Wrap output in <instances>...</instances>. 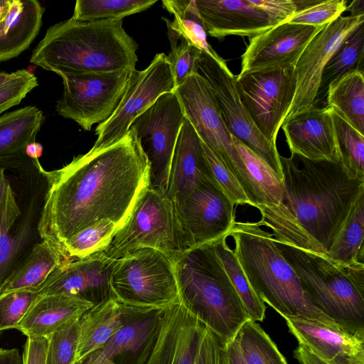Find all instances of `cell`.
<instances>
[{
    "instance_id": "cell-1",
    "label": "cell",
    "mask_w": 364,
    "mask_h": 364,
    "mask_svg": "<svg viewBox=\"0 0 364 364\" xmlns=\"http://www.w3.org/2000/svg\"><path fill=\"white\" fill-rule=\"evenodd\" d=\"M149 171L148 159L131 128L114 144L46 171L38 224L41 240L63 249L68 239L102 220H112L119 229L148 186Z\"/></svg>"
},
{
    "instance_id": "cell-2",
    "label": "cell",
    "mask_w": 364,
    "mask_h": 364,
    "mask_svg": "<svg viewBox=\"0 0 364 364\" xmlns=\"http://www.w3.org/2000/svg\"><path fill=\"white\" fill-rule=\"evenodd\" d=\"M280 155L282 195L276 206L258 205L260 226L277 240L326 256L358 197L364 181L351 178L338 159L311 160Z\"/></svg>"
},
{
    "instance_id": "cell-3",
    "label": "cell",
    "mask_w": 364,
    "mask_h": 364,
    "mask_svg": "<svg viewBox=\"0 0 364 364\" xmlns=\"http://www.w3.org/2000/svg\"><path fill=\"white\" fill-rule=\"evenodd\" d=\"M139 46L122 20L79 21L72 18L50 26L30 62L58 74L136 70Z\"/></svg>"
},
{
    "instance_id": "cell-4",
    "label": "cell",
    "mask_w": 364,
    "mask_h": 364,
    "mask_svg": "<svg viewBox=\"0 0 364 364\" xmlns=\"http://www.w3.org/2000/svg\"><path fill=\"white\" fill-rule=\"evenodd\" d=\"M228 236L235 241L234 252L252 289L264 303L281 316L302 317L352 333L310 302L274 237L257 222H235Z\"/></svg>"
},
{
    "instance_id": "cell-5",
    "label": "cell",
    "mask_w": 364,
    "mask_h": 364,
    "mask_svg": "<svg viewBox=\"0 0 364 364\" xmlns=\"http://www.w3.org/2000/svg\"><path fill=\"white\" fill-rule=\"evenodd\" d=\"M174 267L181 303L224 344L231 341L250 318L213 242L181 252Z\"/></svg>"
},
{
    "instance_id": "cell-6",
    "label": "cell",
    "mask_w": 364,
    "mask_h": 364,
    "mask_svg": "<svg viewBox=\"0 0 364 364\" xmlns=\"http://www.w3.org/2000/svg\"><path fill=\"white\" fill-rule=\"evenodd\" d=\"M310 302L352 333H364V292L326 257L274 239Z\"/></svg>"
},
{
    "instance_id": "cell-7",
    "label": "cell",
    "mask_w": 364,
    "mask_h": 364,
    "mask_svg": "<svg viewBox=\"0 0 364 364\" xmlns=\"http://www.w3.org/2000/svg\"><path fill=\"white\" fill-rule=\"evenodd\" d=\"M110 288L119 304L143 312L163 311L180 301L174 258L151 247L135 250L116 260Z\"/></svg>"
},
{
    "instance_id": "cell-8",
    "label": "cell",
    "mask_w": 364,
    "mask_h": 364,
    "mask_svg": "<svg viewBox=\"0 0 364 364\" xmlns=\"http://www.w3.org/2000/svg\"><path fill=\"white\" fill-rule=\"evenodd\" d=\"M142 247L163 251L173 258L184 251L171 201L165 193L146 187L137 198L124 225L101 251L117 260Z\"/></svg>"
},
{
    "instance_id": "cell-9",
    "label": "cell",
    "mask_w": 364,
    "mask_h": 364,
    "mask_svg": "<svg viewBox=\"0 0 364 364\" xmlns=\"http://www.w3.org/2000/svg\"><path fill=\"white\" fill-rule=\"evenodd\" d=\"M174 92L185 116L201 141L236 177L250 205L255 207L256 196L248 171L233 144L232 135L223 121L217 101L205 80L199 74H193Z\"/></svg>"
},
{
    "instance_id": "cell-10",
    "label": "cell",
    "mask_w": 364,
    "mask_h": 364,
    "mask_svg": "<svg viewBox=\"0 0 364 364\" xmlns=\"http://www.w3.org/2000/svg\"><path fill=\"white\" fill-rule=\"evenodd\" d=\"M224 343L181 303L163 310L144 364H223Z\"/></svg>"
},
{
    "instance_id": "cell-11",
    "label": "cell",
    "mask_w": 364,
    "mask_h": 364,
    "mask_svg": "<svg viewBox=\"0 0 364 364\" xmlns=\"http://www.w3.org/2000/svg\"><path fill=\"white\" fill-rule=\"evenodd\" d=\"M47 187L46 171L41 165L32 171L20 205L11 185L9 187L0 217V289L41 240L38 224Z\"/></svg>"
},
{
    "instance_id": "cell-12",
    "label": "cell",
    "mask_w": 364,
    "mask_h": 364,
    "mask_svg": "<svg viewBox=\"0 0 364 364\" xmlns=\"http://www.w3.org/2000/svg\"><path fill=\"white\" fill-rule=\"evenodd\" d=\"M130 70L112 73L60 74L63 92L56 111L90 131L95 124L107 121L121 102Z\"/></svg>"
},
{
    "instance_id": "cell-13",
    "label": "cell",
    "mask_w": 364,
    "mask_h": 364,
    "mask_svg": "<svg viewBox=\"0 0 364 364\" xmlns=\"http://www.w3.org/2000/svg\"><path fill=\"white\" fill-rule=\"evenodd\" d=\"M184 119V111L176 92H169L160 95L129 127L135 131L149 161L148 187L164 193Z\"/></svg>"
},
{
    "instance_id": "cell-14",
    "label": "cell",
    "mask_w": 364,
    "mask_h": 364,
    "mask_svg": "<svg viewBox=\"0 0 364 364\" xmlns=\"http://www.w3.org/2000/svg\"><path fill=\"white\" fill-rule=\"evenodd\" d=\"M197 73L211 90L225 124L230 134L263 159L282 181L280 154L277 146L259 132L242 105L238 93L236 75L226 63H220L201 52Z\"/></svg>"
},
{
    "instance_id": "cell-15",
    "label": "cell",
    "mask_w": 364,
    "mask_h": 364,
    "mask_svg": "<svg viewBox=\"0 0 364 364\" xmlns=\"http://www.w3.org/2000/svg\"><path fill=\"white\" fill-rule=\"evenodd\" d=\"M234 205L215 182L200 179L173 207L183 250L228 236L235 223Z\"/></svg>"
},
{
    "instance_id": "cell-16",
    "label": "cell",
    "mask_w": 364,
    "mask_h": 364,
    "mask_svg": "<svg viewBox=\"0 0 364 364\" xmlns=\"http://www.w3.org/2000/svg\"><path fill=\"white\" fill-rule=\"evenodd\" d=\"M240 100L253 122L272 144L291 105L296 80L294 68H275L236 75Z\"/></svg>"
},
{
    "instance_id": "cell-17",
    "label": "cell",
    "mask_w": 364,
    "mask_h": 364,
    "mask_svg": "<svg viewBox=\"0 0 364 364\" xmlns=\"http://www.w3.org/2000/svg\"><path fill=\"white\" fill-rule=\"evenodd\" d=\"M171 65L165 53L155 55L142 70L131 72L124 95L111 117L99 124L97 139L90 151H96L120 140L134 119L164 93L174 92Z\"/></svg>"
},
{
    "instance_id": "cell-18",
    "label": "cell",
    "mask_w": 364,
    "mask_h": 364,
    "mask_svg": "<svg viewBox=\"0 0 364 364\" xmlns=\"http://www.w3.org/2000/svg\"><path fill=\"white\" fill-rule=\"evenodd\" d=\"M363 23L364 15L341 16L311 40L294 68L296 87L286 118L315 105L326 65L341 44Z\"/></svg>"
},
{
    "instance_id": "cell-19",
    "label": "cell",
    "mask_w": 364,
    "mask_h": 364,
    "mask_svg": "<svg viewBox=\"0 0 364 364\" xmlns=\"http://www.w3.org/2000/svg\"><path fill=\"white\" fill-rule=\"evenodd\" d=\"M322 28L283 23L250 38L241 55V71L295 68L304 49Z\"/></svg>"
},
{
    "instance_id": "cell-20",
    "label": "cell",
    "mask_w": 364,
    "mask_h": 364,
    "mask_svg": "<svg viewBox=\"0 0 364 364\" xmlns=\"http://www.w3.org/2000/svg\"><path fill=\"white\" fill-rule=\"evenodd\" d=\"M115 262L105 257L101 251L66 262L51 273L38 291L39 296L63 294L98 305L113 297L110 277Z\"/></svg>"
},
{
    "instance_id": "cell-21",
    "label": "cell",
    "mask_w": 364,
    "mask_h": 364,
    "mask_svg": "<svg viewBox=\"0 0 364 364\" xmlns=\"http://www.w3.org/2000/svg\"><path fill=\"white\" fill-rule=\"evenodd\" d=\"M162 311L135 310L126 323L80 364H144L157 333Z\"/></svg>"
},
{
    "instance_id": "cell-22",
    "label": "cell",
    "mask_w": 364,
    "mask_h": 364,
    "mask_svg": "<svg viewBox=\"0 0 364 364\" xmlns=\"http://www.w3.org/2000/svg\"><path fill=\"white\" fill-rule=\"evenodd\" d=\"M299 343L329 364H364V333H350L302 317L282 316Z\"/></svg>"
},
{
    "instance_id": "cell-23",
    "label": "cell",
    "mask_w": 364,
    "mask_h": 364,
    "mask_svg": "<svg viewBox=\"0 0 364 364\" xmlns=\"http://www.w3.org/2000/svg\"><path fill=\"white\" fill-rule=\"evenodd\" d=\"M281 127L291 155L311 160L338 159L331 107L314 105L285 118Z\"/></svg>"
},
{
    "instance_id": "cell-24",
    "label": "cell",
    "mask_w": 364,
    "mask_h": 364,
    "mask_svg": "<svg viewBox=\"0 0 364 364\" xmlns=\"http://www.w3.org/2000/svg\"><path fill=\"white\" fill-rule=\"evenodd\" d=\"M207 35L220 40L252 38L274 27L268 16L249 0H195Z\"/></svg>"
},
{
    "instance_id": "cell-25",
    "label": "cell",
    "mask_w": 364,
    "mask_h": 364,
    "mask_svg": "<svg viewBox=\"0 0 364 364\" xmlns=\"http://www.w3.org/2000/svg\"><path fill=\"white\" fill-rule=\"evenodd\" d=\"M201 178L215 182L203 155L201 140L185 116L175 146L165 193L173 207Z\"/></svg>"
},
{
    "instance_id": "cell-26",
    "label": "cell",
    "mask_w": 364,
    "mask_h": 364,
    "mask_svg": "<svg viewBox=\"0 0 364 364\" xmlns=\"http://www.w3.org/2000/svg\"><path fill=\"white\" fill-rule=\"evenodd\" d=\"M45 117L41 110L26 106L0 117V166L29 168L38 159H31L28 146L36 142Z\"/></svg>"
},
{
    "instance_id": "cell-27",
    "label": "cell",
    "mask_w": 364,
    "mask_h": 364,
    "mask_svg": "<svg viewBox=\"0 0 364 364\" xmlns=\"http://www.w3.org/2000/svg\"><path fill=\"white\" fill-rule=\"evenodd\" d=\"M93 306L80 297L63 294L38 296L15 327L27 337H48Z\"/></svg>"
},
{
    "instance_id": "cell-28",
    "label": "cell",
    "mask_w": 364,
    "mask_h": 364,
    "mask_svg": "<svg viewBox=\"0 0 364 364\" xmlns=\"http://www.w3.org/2000/svg\"><path fill=\"white\" fill-rule=\"evenodd\" d=\"M135 309L113 297L94 306L79 318L75 363L105 345L129 319Z\"/></svg>"
},
{
    "instance_id": "cell-29",
    "label": "cell",
    "mask_w": 364,
    "mask_h": 364,
    "mask_svg": "<svg viewBox=\"0 0 364 364\" xmlns=\"http://www.w3.org/2000/svg\"><path fill=\"white\" fill-rule=\"evenodd\" d=\"M45 9L36 0H10L0 23V62L26 50L39 33Z\"/></svg>"
},
{
    "instance_id": "cell-30",
    "label": "cell",
    "mask_w": 364,
    "mask_h": 364,
    "mask_svg": "<svg viewBox=\"0 0 364 364\" xmlns=\"http://www.w3.org/2000/svg\"><path fill=\"white\" fill-rule=\"evenodd\" d=\"M70 260L62 247L41 240L5 281L0 295L21 289L38 291L55 269Z\"/></svg>"
},
{
    "instance_id": "cell-31",
    "label": "cell",
    "mask_w": 364,
    "mask_h": 364,
    "mask_svg": "<svg viewBox=\"0 0 364 364\" xmlns=\"http://www.w3.org/2000/svg\"><path fill=\"white\" fill-rule=\"evenodd\" d=\"M326 100L328 107L364 135V72H350L332 81L326 90Z\"/></svg>"
},
{
    "instance_id": "cell-32",
    "label": "cell",
    "mask_w": 364,
    "mask_h": 364,
    "mask_svg": "<svg viewBox=\"0 0 364 364\" xmlns=\"http://www.w3.org/2000/svg\"><path fill=\"white\" fill-rule=\"evenodd\" d=\"M364 193L353 205L325 257L338 266L363 262Z\"/></svg>"
},
{
    "instance_id": "cell-33",
    "label": "cell",
    "mask_w": 364,
    "mask_h": 364,
    "mask_svg": "<svg viewBox=\"0 0 364 364\" xmlns=\"http://www.w3.org/2000/svg\"><path fill=\"white\" fill-rule=\"evenodd\" d=\"M162 4L174 16L173 21L163 18L166 22L168 29L183 37L218 63H226L207 41V33L195 0H164Z\"/></svg>"
},
{
    "instance_id": "cell-34",
    "label": "cell",
    "mask_w": 364,
    "mask_h": 364,
    "mask_svg": "<svg viewBox=\"0 0 364 364\" xmlns=\"http://www.w3.org/2000/svg\"><path fill=\"white\" fill-rule=\"evenodd\" d=\"M232 141L250 177L256 196V206L278 205L282 199V181L269 166L247 146L234 136Z\"/></svg>"
},
{
    "instance_id": "cell-35",
    "label": "cell",
    "mask_w": 364,
    "mask_h": 364,
    "mask_svg": "<svg viewBox=\"0 0 364 364\" xmlns=\"http://www.w3.org/2000/svg\"><path fill=\"white\" fill-rule=\"evenodd\" d=\"M228 236L213 242L215 253L239 295L250 320L261 322L265 317V304L252 289L239 261L226 242Z\"/></svg>"
},
{
    "instance_id": "cell-36",
    "label": "cell",
    "mask_w": 364,
    "mask_h": 364,
    "mask_svg": "<svg viewBox=\"0 0 364 364\" xmlns=\"http://www.w3.org/2000/svg\"><path fill=\"white\" fill-rule=\"evenodd\" d=\"M338 159L353 178L364 181V135L331 107Z\"/></svg>"
},
{
    "instance_id": "cell-37",
    "label": "cell",
    "mask_w": 364,
    "mask_h": 364,
    "mask_svg": "<svg viewBox=\"0 0 364 364\" xmlns=\"http://www.w3.org/2000/svg\"><path fill=\"white\" fill-rule=\"evenodd\" d=\"M364 23L356 28L338 48L326 65L317 98L326 92L328 85L337 78L353 71H363ZM316 98V100H317Z\"/></svg>"
},
{
    "instance_id": "cell-38",
    "label": "cell",
    "mask_w": 364,
    "mask_h": 364,
    "mask_svg": "<svg viewBox=\"0 0 364 364\" xmlns=\"http://www.w3.org/2000/svg\"><path fill=\"white\" fill-rule=\"evenodd\" d=\"M247 364H288L257 322L248 320L235 336Z\"/></svg>"
},
{
    "instance_id": "cell-39",
    "label": "cell",
    "mask_w": 364,
    "mask_h": 364,
    "mask_svg": "<svg viewBox=\"0 0 364 364\" xmlns=\"http://www.w3.org/2000/svg\"><path fill=\"white\" fill-rule=\"evenodd\" d=\"M157 0H77L73 19L79 21L122 20L149 9Z\"/></svg>"
},
{
    "instance_id": "cell-40",
    "label": "cell",
    "mask_w": 364,
    "mask_h": 364,
    "mask_svg": "<svg viewBox=\"0 0 364 364\" xmlns=\"http://www.w3.org/2000/svg\"><path fill=\"white\" fill-rule=\"evenodd\" d=\"M118 229L112 220H102L68 239L63 250L70 259L87 257L104 250Z\"/></svg>"
},
{
    "instance_id": "cell-41",
    "label": "cell",
    "mask_w": 364,
    "mask_h": 364,
    "mask_svg": "<svg viewBox=\"0 0 364 364\" xmlns=\"http://www.w3.org/2000/svg\"><path fill=\"white\" fill-rule=\"evenodd\" d=\"M171 51L166 55L171 65L175 90L191 75L197 73L201 50L183 37L168 29Z\"/></svg>"
},
{
    "instance_id": "cell-42",
    "label": "cell",
    "mask_w": 364,
    "mask_h": 364,
    "mask_svg": "<svg viewBox=\"0 0 364 364\" xmlns=\"http://www.w3.org/2000/svg\"><path fill=\"white\" fill-rule=\"evenodd\" d=\"M79 318L64 324L48 338L46 364H74L79 331Z\"/></svg>"
},
{
    "instance_id": "cell-43",
    "label": "cell",
    "mask_w": 364,
    "mask_h": 364,
    "mask_svg": "<svg viewBox=\"0 0 364 364\" xmlns=\"http://www.w3.org/2000/svg\"><path fill=\"white\" fill-rule=\"evenodd\" d=\"M39 296L38 291L21 289L0 295V332L21 322Z\"/></svg>"
},
{
    "instance_id": "cell-44",
    "label": "cell",
    "mask_w": 364,
    "mask_h": 364,
    "mask_svg": "<svg viewBox=\"0 0 364 364\" xmlns=\"http://www.w3.org/2000/svg\"><path fill=\"white\" fill-rule=\"evenodd\" d=\"M347 6L346 0L315 1L296 11L287 23L323 28L340 17Z\"/></svg>"
},
{
    "instance_id": "cell-45",
    "label": "cell",
    "mask_w": 364,
    "mask_h": 364,
    "mask_svg": "<svg viewBox=\"0 0 364 364\" xmlns=\"http://www.w3.org/2000/svg\"><path fill=\"white\" fill-rule=\"evenodd\" d=\"M201 145L213 178L224 194L235 205H250V200L236 177L202 141Z\"/></svg>"
},
{
    "instance_id": "cell-46",
    "label": "cell",
    "mask_w": 364,
    "mask_h": 364,
    "mask_svg": "<svg viewBox=\"0 0 364 364\" xmlns=\"http://www.w3.org/2000/svg\"><path fill=\"white\" fill-rule=\"evenodd\" d=\"M38 85L36 76L30 71H16L11 79L0 86V114L18 105Z\"/></svg>"
},
{
    "instance_id": "cell-47",
    "label": "cell",
    "mask_w": 364,
    "mask_h": 364,
    "mask_svg": "<svg viewBox=\"0 0 364 364\" xmlns=\"http://www.w3.org/2000/svg\"><path fill=\"white\" fill-rule=\"evenodd\" d=\"M256 7L262 10L274 26L287 23L296 12L294 0H249Z\"/></svg>"
},
{
    "instance_id": "cell-48",
    "label": "cell",
    "mask_w": 364,
    "mask_h": 364,
    "mask_svg": "<svg viewBox=\"0 0 364 364\" xmlns=\"http://www.w3.org/2000/svg\"><path fill=\"white\" fill-rule=\"evenodd\" d=\"M48 346L46 337H27L22 355L23 364H46Z\"/></svg>"
},
{
    "instance_id": "cell-49",
    "label": "cell",
    "mask_w": 364,
    "mask_h": 364,
    "mask_svg": "<svg viewBox=\"0 0 364 364\" xmlns=\"http://www.w3.org/2000/svg\"><path fill=\"white\" fill-rule=\"evenodd\" d=\"M223 364H247L236 337L223 346Z\"/></svg>"
},
{
    "instance_id": "cell-50",
    "label": "cell",
    "mask_w": 364,
    "mask_h": 364,
    "mask_svg": "<svg viewBox=\"0 0 364 364\" xmlns=\"http://www.w3.org/2000/svg\"><path fill=\"white\" fill-rule=\"evenodd\" d=\"M294 354L299 364H329L319 358L301 343H299Z\"/></svg>"
},
{
    "instance_id": "cell-51",
    "label": "cell",
    "mask_w": 364,
    "mask_h": 364,
    "mask_svg": "<svg viewBox=\"0 0 364 364\" xmlns=\"http://www.w3.org/2000/svg\"><path fill=\"white\" fill-rule=\"evenodd\" d=\"M0 364H23V358L17 348L0 349Z\"/></svg>"
},
{
    "instance_id": "cell-52",
    "label": "cell",
    "mask_w": 364,
    "mask_h": 364,
    "mask_svg": "<svg viewBox=\"0 0 364 364\" xmlns=\"http://www.w3.org/2000/svg\"><path fill=\"white\" fill-rule=\"evenodd\" d=\"M10 185L11 183L5 174V168L0 166V217L4 208L7 192Z\"/></svg>"
},
{
    "instance_id": "cell-53",
    "label": "cell",
    "mask_w": 364,
    "mask_h": 364,
    "mask_svg": "<svg viewBox=\"0 0 364 364\" xmlns=\"http://www.w3.org/2000/svg\"><path fill=\"white\" fill-rule=\"evenodd\" d=\"M346 11H349L351 16L364 15V1H353L350 5L347 6Z\"/></svg>"
},
{
    "instance_id": "cell-54",
    "label": "cell",
    "mask_w": 364,
    "mask_h": 364,
    "mask_svg": "<svg viewBox=\"0 0 364 364\" xmlns=\"http://www.w3.org/2000/svg\"><path fill=\"white\" fill-rule=\"evenodd\" d=\"M41 146L35 142L28 146L26 153L31 159H38L41 154Z\"/></svg>"
},
{
    "instance_id": "cell-55",
    "label": "cell",
    "mask_w": 364,
    "mask_h": 364,
    "mask_svg": "<svg viewBox=\"0 0 364 364\" xmlns=\"http://www.w3.org/2000/svg\"><path fill=\"white\" fill-rule=\"evenodd\" d=\"M10 0H0V23L6 17L9 9Z\"/></svg>"
},
{
    "instance_id": "cell-56",
    "label": "cell",
    "mask_w": 364,
    "mask_h": 364,
    "mask_svg": "<svg viewBox=\"0 0 364 364\" xmlns=\"http://www.w3.org/2000/svg\"><path fill=\"white\" fill-rule=\"evenodd\" d=\"M15 75V72L8 73L6 72L0 73V86L11 79Z\"/></svg>"
},
{
    "instance_id": "cell-57",
    "label": "cell",
    "mask_w": 364,
    "mask_h": 364,
    "mask_svg": "<svg viewBox=\"0 0 364 364\" xmlns=\"http://www.w3.org/2000/svg\"><path fill=\"white\" fill-rule=\"evenodd\" d=\"M74 364H80L79 362H75Z\"/></svg>"
}]
</instances>
